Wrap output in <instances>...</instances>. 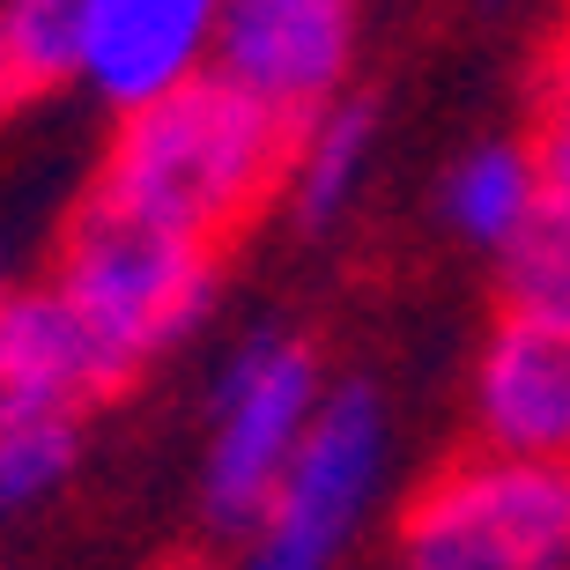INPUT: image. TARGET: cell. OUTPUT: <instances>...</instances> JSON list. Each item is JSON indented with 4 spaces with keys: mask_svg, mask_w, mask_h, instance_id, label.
<instances>
[{
    "mask_svg": "<svg viewBox=\"0 0 570 570\" xmlns=\"http://www.w3.org/2000/svg\"><path fill=\"white\" fill-rule=\"evenodd\" d=\"M289 141L296 119L259 105L223 67H200L186 82L156 89L148 105L111 111V141L97 156L89 200L223 253L282 186Z\"/></svg>",
    "mask_w": 570,
    "mask_h": 570,
    "instance_id": "cell-1",
    "label": "cell"
},
{
    "mask_svg": "<svg viewBox=\"0 0 570 570\" xmlns=\"http://www.w3.org/2000/svg\"><path fill=\"white\" fill-rule=\"evenodd\" d=\"M52 289L75 304V318L134 385L148 363L170 356L215 312L223 253L170 237L156 223H134L105 200H82V215L67 223L60 253H52Z\"/></svg>",
    "mask_w": 570,
    "mask_h": 570,
    "instance_id": "cell-2",
    "label": "cell"
},
{
    "mask_svg": "<svg viewBox=\"0 0 570 570\" xmlns=\"http://www.w3.org/2000/svg\"><path fill=\"white\" fill-rule=\"evenodd\" d=\"M385 482V401L363 379L326 385L282 482L245 533L237 570H341Z\"/></svg>",
    "mask_w": 570,
    "mask_h": 570,
    "instance_id": "cell-3",
    "label": "cell"
},
{
    "mask_svg": "<svg viewBox=\"0 0 570 570\" xmlns=\"http://www.w3.org/2000/svg\"><path fill=\"white\" fill-rule=\"evenodd\" d=\"M401 570H570V460H452L407 504Z\"/></svg>",
    "mask_w": 570,
    "mask_h": 570,
    "instance_id": "cell-4",
    "label": "cell"
},
{
    "mask_svg": "<svg viewBox=\"0 0 570 570\" xmlns=\"http://www.w3.org/2000/svg\"><path fill=\"white\" fill-rule=\"evenodd\" d=\"M318 393H326V371H318V348L312 341L267 334L237 341L223 379H215V401H208V452H200V519L208 533L237 541V533L259 519L267 489L282 482L296 438L312 423Z\"/></svg>",
    "mask_w": 570,
    "mask_h": 570,
    "instance_id": "cell-5",
    "label": "cell"
},
{
    "mask_svg": "<svg viewBox=\"0 0 570 570\" xmlns=\"http://www.w3.org/2000/svg\"><path fill=\"white\" fill-rule=\"evenodd\" d=\"M356 38L363 0H223L208 67L245 82L282 119H312L348 89Z\"/></svg>",
    "mask_w": 570,
    "mask_h": 570,
    "instance_id": "cell-6",
    "label": "cell"
},
{
    "mask_svg": "<svg viewBox=\"0 0 570 570\" xmlns=\"http://www.w3.org/2000/svg\"><path fill=\"white\" fill-rule=\"evenodd\" d=\"M111 393H127L119 363L52 282L0 296V423H82Z\"/></svg>",
    "mask_w": 570,
    "mask_h": 570,
    "instance_id": "cell-7",
    "label": "cell"
},
{
    "mask_svg": "<svg viewBox=\"0 0 570 570\" xmlns=\"http://www.w3.org/2000/svg\"><path fill=\"white\" fill-rule=\"evenodd\" d=\"M474 438L489 452L570 460V318L504 312L474 363Z\"/></svg>",
    "mask_w": 570,
    "mask_h": 570,
    "instance_id": "cell-8",
    "label": "cell"
},
{
    "mask_svg": "<svg viewBox=\"0 0 570 570\" xmlns=\"http://www.w3.org/2000/svg\"><path fill=\"white\" fill-rule=\"evenodd\" d=\"M223 0H82V89L105 111L200 75Z\"/></svg>",
    "mask_w": 570,
    "mask_h": 570,
    "instance_id": "cell-9",
    "label": "cell"
},
{
    "mask_svg": "<svg viewBox=\"0 0 570 570\" xmlns=\"http://www.w3.org/2000/svg\"><path fill=\"white\" fill-rule=\"evenodd\" d=\"M371 148H379V111L363 97H334L312 119H296L282 186H289V208L304 230H326V223H341L356 208L363 178H371Z\"/></svg>",
    "mask_w": 570,
    "mask_h": 570,
    "instance_id": "cell-10",
    "label": "cell"
},
{
    "mask_svg": "<svg viewBox=\"0 0 570 570\" xmlns=\"http://www.w3.org/2000/svg\"><path fill=\"white\" fill-rule=\"evenodd\" d=\"M533 208H541V170L519 141H482L444 170V223L482 253H504Z\"/></svg>",
    "mask_w": 570,
    "mask_h": 570,
    "instance_id": "cell-11",
    "label": "cell"
},
{
    "mask_svg": "<svg viewBox=\"0 0 570 570\" xmlns=\"http://www.w3.org/2000/svg\"><path fill=\"white\" fill-rule=\"evenodd\" d=\"M82 82V0H0V111Z\"/></svg>",
    "mask_w": 570,
    "mask_h": 570,
    "instance_id": "cell-12",
    "label": "cell"
},
{
    "mask_svg": "<svg viewBox=\"0 0 570 570\" xmlns=\"http://www.w3.org/2000/svg\"><path fill=\"white\" fill-rule=\"evenodd\" d=\"M82 466V423H0V527L52 504Z\"/></svg>",
    "mask_w": 570,
    "mask_h": 570,
    "instance_id": "cell-13",
    "label": "cell"
},
{
    "mask_svg": "<svg viewBox=\"0 0 570 570\" xmlns=\"http://www.w3.org/2000/svg\"><path fill=\"white\" fill-rule=\"evenodd\" d=\"M497 259H504V304L511 312L570 318V208L563 200H541Z\"/></svg>",
    "mask_w": 570,
    "mask_h": 570,
    "instance_id": "cell-14",
    "label": "cell"
},
{
    "mask_svg": "<svg viewBox=\"0 0 570 570\" xmlns=\"http://www.w3.org/2000/svg\"><path fill=\"white\" fill-rule=\"evenodd\" d=\"M533 170H541V200H563L570 208V97L541 105V127H533Z\"/></svg>",
    "mask_w": 570,
    "mask_h": 570,
    "instance_id": "cell-15",
    "label": "cell"
},
{
    "mask_svg": "<svg viewBox=\"0 0 570 570\" xmlns=\"http://www.w3.org/2000/svg\"><path fill=\"white\" fill-rule=\"evenodd\" d=\"M541 89H549V97H570V30H563V38L549 45V67H541Z\"/></svg>",
    "mask_w": 570,
    "mask_h": 570,
    "instance_id": "cell-16",
    "label": "cell"
},
{
    "mask_svg": "<svg viewBox=\"0 0 570 570\" xmlns=\"http://www.w3.org/2000/svg\"><path fill=\"white\" fill-rule=\"evenodd\" d=\"M8 289H16V282H8V253H0V296H8Z\"/></svg>",
    "mask_w": 570,
    "mask_h": 570,
    "instance_id": "cell-17",
    "label": "cell"
},
{
    "mask_svg": "<svg viewBox=\"0 0 570 570\" xmlns=\"http://www.w3.org/2000/svg\"><path fill=\"white\" fill-rule=\"evenodd\" d=\"M164 570H215V563H164Z\"/></svg>",
    "mask_w": 570,
    "mask_h": 570,
    "instance_id": "cell-18",
    "label": "cell"
}]
</instances>
